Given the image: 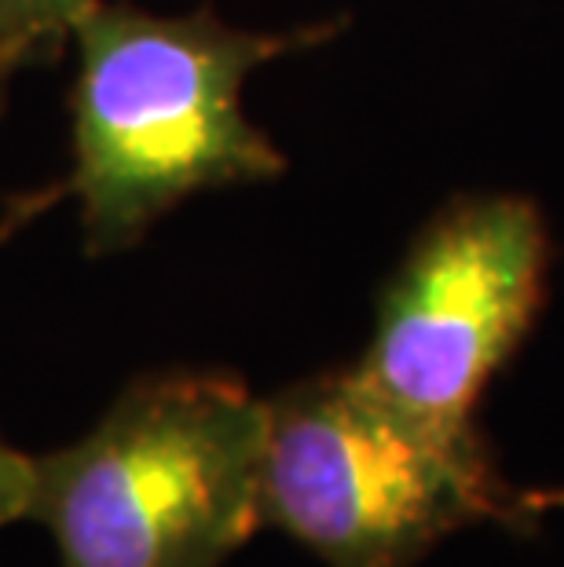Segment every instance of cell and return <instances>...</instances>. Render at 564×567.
Listing matches in <instances>:
<instances>
[{
	"mask_svg": "<svg viewBox=\"0 0 564 567\" xmlns=\"http://www.w3.org/2000/svg\"><path fill=\"white\" fill-rule=\"evenodd\" d=\"M341 22L243 30L213 8L187 16L95 0L74 22L70 89L74 187L89 252L136 246L151 224L198 190L264 184L286 173L279 147L249 122L254 70L330 41Z\"/></svg>",
	"mask_w": 564,
	"mask_h": 567,
	"instance_id": "6da1fadb",
	"label": "cell"
},
{
	"mask_svg": "<svg viewBox=\"0 0 564 567\" xmlns=\"http://www.w3.org/2000/svg\"><path fill=\"white\" fill-rule=\"evenodd\" d=\"M264 406L260 520L327 567H414L459 530L532 535L564 505L510 484L480 429L429 425L356 367L286 384Z\"/></svg>",
	"mask_w": 564,
	"mask_h": 567,
	"instance_id": "7a4b0ae2",
	"label": "cell"
},
{
	"mask_svg": "<svg viewBox=\"0 0 564 567\" xmlns=\"http://www.w3.org/2000/svg\"><path fill=\"white\" fill-rule=\"evenodd\" d=\"M264 432L268 406L232 373H147L33 457L30 520L59 567H221L264 527Z\"/></svg>",
	"mask_w": 564,
	"mask_h": 567,
	"instance_id": "3957f363",
	"label": "cell"
},
{
	"mask_svg": "<svg viewBox=\"0 0 564 567\" xmlns=\"http://www.w3.org/2000/svg\"><path fill=\"white\" fill-rule=\"evenodd\" d=\"M546 275L550 227L532 198H454L389 275L352 367L407 414L476 432L480 395L535 326Z\"/></svg>",
	"mask_w": 564,
	"mask_h": 567,
	"instance_id": "277c9868",
	"label": "cell"
},
{
	"mask_svg": "<svg viewBox=\"0 0 564 567\" xmlns=\"http://www.w3.org/2000/svg\"><path fill=\"white\" fill-rule=\"evenodd\" d=\"M92 4L95 0H0V74L55 52Z\"/></svg>",
	"mask_w": 564,
	"mask_h": 567,
	"instance_id": "5b68a950",
	"label": "cell"
},
{
	"mask_svg": "<svg viewBox=\"0 0 564 567\" xmlns=\"http://www.w3.org/2000/svg\"><path fill=\"white\" fill-rule=\"evenodd\" d=\"M30 494H33V457L0 436V527L30 520Z\"/></svg>",
	"mask_w": 564,
	"mask_h": 567,
	"instance_id": "8992f818",
	"label": "cell"
}]
</instances>
